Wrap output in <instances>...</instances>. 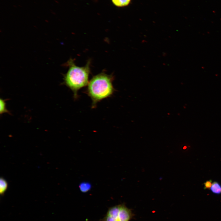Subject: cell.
<instances>
[{
    "label": "cell",
    "instance_id": "6da1fadb",
    "mask_svg": "<svg viewBox=\"0 0 221 221\" xmlns=\"http://www.w3.org/2000/svg\"><path fill=\"white\" fill-rule=\"evenodd\" d=\"M114 78L113 74L103 72L93 76L89 81L83 92L91 99V108H95L98 102L113 95L116 91L113 84Z\"/></svg>",
    "mask_w": 221,
    "mask_h": 221
},
{
    "label": "cell",
    "instance_id": "7a4b0ae2",
    "mask_svg": "<svg viewBox=\"0 0 221 221\" xmlns=\"http://www.w3.org/2000/svg\"><path fill=\"white\" fill-rule=\"evenodd\" d=\"M91 62L90 60H89L85 66L80 67L76 66L74 60L71 58L65 64L68 67V69L64 76L63 84L72 91L75 100L79 98L78 91L87 86L89 83Z\"/></svg>",
    "mask_w": 221,
    "mask_h": 221
},
{
    "label": "cell",
    "instance_id": "3957f363",
    "mask_svg": "<svg viewBox=\"0 0 221 221\" xmlns=\"http://www.w3.org/2000/svg\"><path fill=\"white\" fill-rule=\"evenodd\" d=\"M130 209L123 204L110 208L106 215L105 221H129L132 217Z\"/></svg>",
    "mask_w": 221,
    "mask_h": 221
},
{
    "label": "cell",
    "instance_id": "277c9868",
    "mask_svg": "<svg viewBox=\"0 0 221 221\" xmlns=\"http://www.w3.org/2000/svg\"><path fill=\"white\" fill-rule=\"evenodd\" d=\"M210 189L212 193L215 194H221V185L217 182H213Z\"/></svg>",
    "mask_w": 221,
    "mask_h": 221
},
{
    "label": "cell",
    "instance_id": "5b68a950",
    "mask_svg": "<svg viewBox=\"0 0 221 221\" xmlns=\"http://www.w3.org/2000/svg\"><path fill=\"white\" fill-rule=\"evenodd\" d=\"M8 184L6 180L3 178H1L0 180V193L1 195L3 194L7 190Z\"/></svg>",
    "mask_w": 221,
    "mask_h": 221
},
{
    "label": "cell",
    "instance_id": "8992f818",
    "mask_svg": "<svg viewBox=\"0 0 221 221\" xmlns=\"http://www.w3.org/2000/svg\"><path fill=\"white\" fill-rule=\"evenodd\" d=\"M115 6L118 7H122L128 5L130 0H111Z\"/></svg>",
    "mask_w": 221,
    "mask_h": 221
},
{
    "label": "cell",
    "instance_id": "52a82bcc",
    "mask_svg": "<svg viewBox=\"0 0 221 221\" xmlns=\"http://www.w3.org/2000/svg\"><path fill=\"white\" fill-rule=\"evenodd\" d=\"M0 113L1 114L6 113L10 114L9 111L6 109V103L5 100L1 99H0Z\"/></svg>",
    "mask_w": 221,
    "mask_h": 221
},
{
    "label": "cell",
    "instance_id": "ba28073f",
    "mask_svg": "<svg viewBox=\"0 0 221 221\" xmlns=\"http://www.w3.org/2000/svg\"><path fill=\"white\" fill-rule=\"evenodd\" d=\"M79 188L81 191L83 192H86L88 191L91 188L90 184L87 183H83L79 185Z\"/></svg>",
    "mask_w": 221,
    "mask_h": 221
},
{
    "label": "cell",
    "instance_id": "9c48e42d",
    "mask_svg": "<svg viewBox=\"0 0 221 221\" xmlns=\"http://www.w3.org/2000/svg\"><path fill=\"white\" fill-rule=\"evenodd\" d=\"M212 183V181L211 180L206 181L204 183V189H210Z\"/></svg>",
    "mask_w": 221,
    "mask_h": 221
}]
</instances>
